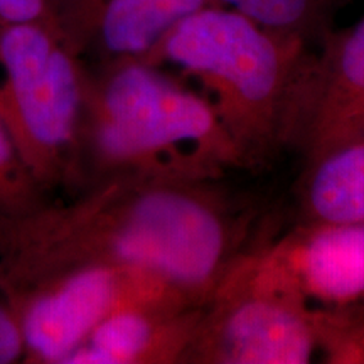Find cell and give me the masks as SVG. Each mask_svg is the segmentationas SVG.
<instances>
[{
    "instance_id": "5b68a950",
    "label": "cell",
    "mask_w": 364,
    "mask_h": 364,
    "mask_svg": "<svg viewBox=\"0 0 364 364\" xmlns=\"http://www.w3.org/2000/svg\"><path fill=\"white\" fill-rule=\"evenodd\" d=\"M16 314L29 364H66L100 322L122 309L177 300L201 306L150 273L85 263L0 290Z\"/></svg>"
},
{
    "instance_id": "ba28073f",
    "label": "cell",
    "mask_w": 364,
    "mask_h": 364,
    "mask_svg": "<svg viewBox=\"0 0 364 364\" xmlns=\"http://www.w3.org/2000/svg\"><path fill=\"white\" fill-rule=\"evenodd\" d=\"M364 135V16L311 54L295 150L304 166Z\"/></svg>"
},
{
    "instance_id": "9c48e42d",
    "label": "cell",
    "mask_w": 364,
    "mask_h": 364,
    "mask_svg": "<svg viewBox=\"0 0 364 364\" xmlns=\"http://www.w3.org/2000/svg\"><path fill=\"white\" fill-rule=\"evenodd\" d=\"M206 307L161 300L122 309L100 322L66 364H186Z\"/></svg>"
},
{
    "instance_id": "30bf717a",
    "label": "cell",
    "mask_w": 364,
    "mask_h": 364,
    "mask_svg": "<svg viewBox=\"0 0 364 364\" xmlns=\"http://www.w3.org/2000/svg\"><path fill=\"white\" fill-rule=\"evenodd\" d=\"M215 0H98L90 51L98 61L145 59L174 27Z\"/></svg>"
},
{
    "instance_id": "8992f818",
    "label": "cell",
    "mask_w": 364,
    "mask_h": 364,
    "mask_svg": "<svg viewBox=\"0 0 364 364\" xmlns=\"http://www.w3.org/2000/svg\"><path fill=\"white\" fill-rule=\"evenodd\" d=\"M317 354L314 312L258 284L241 262L208 304L186 364H307Z\"/></svg>"
},
{
    "instance_id": "9a60e30c",
    "label": "cell",
    "mask_w": 364,
    "mask_h": 364,
    "mask_svg": "<svg viewBox=\"0 0 364 364\" xmlns=\"http://www.w3.org/2000/svg\"><path fill=\"white\" fill-rule=\"evenodd\" d=\"M24 361V341L17 317L0 294V364Z\"/></svg>"
},
{
    "instance_id": "7a4b0ae2",
    "label": "cell",
    "mask_w": 364,
    "mask_h": 364,
    "mask_svg": "<svg viewBox=\"0 0 364 364\" xmlns=\"http://www.w3.org/2000/svg\"><path fill=\"white\" fill-rule=\"evenodd\" d=\"M231 169L243 171L204 95L142 59L90 68L76 191L117 176L223 179Z\"/></svg>"
},
{
    "instance_id": "52a82bcc",
    "label": "cell",
    "mask_w": 364,
    "mask_h": 364,
    "mask_svg": "<svg viewBox=\"0 0 364 364\" xmlns=\"http://www.w3.org/2000/svg\"><path fill=\"white\" fill-rule=\"evenodd\" d=\"M243 267L316 314L364 312V221L297 223L280 238L270 236Z\"/></svg>"
},
{
    "instance_id": "3957f363",
    "label": "cell",
    "mask_w": 364,
    "mask_h": 364,
    "mask_svg": "<svg viewBox=\"0 0 364 364\" xmlns=\"http://www.w3.org/2000/svg\"><path fill=\"white\" fill-rule=\"evenodd\" d=\"M312 51L215 4L179 22L142 61L199 81L241 169L260 171L295 149Z\"/></svg>"
},
{
    "instance_id": "5bb4252c",
    "label": "cell",
    "mask_w": 364,
    "mask_h": 364,
    "mask_svg": "<svg viewBox=\"0 0 364 364\" xmlns=\"http://www.w3.org/2000/svg\"><path fill=\"white\" fill-rule=\"evenodd\" d=\"M53 201L31 174L0 120V223L19 220Z\"/></svg>"
},
{
    "instance_id": "4fadbf2b",
    "label": "cell",
    "mask_w": 364,
    "mask_h": 364,
    "mask_svg": "<svg viewBox=\"0 0 364 364\" xmlns=\"http://www.w3.org/2000/svg\"><path fill=\"white\" fill-rule=\"evenodd\" d=\"M98 0H0V27L43 24L66 36L85 54L93 38Z\"/></svg>"
},
{
    "instance_id": "8fae6325",
    "label": "cell",
    "mask_w": 364,
    "mask_h": 364,
    "mask_svg": "<svg viewBox=\"0 0 364 364\" xmlns=\"http://www.w3.org/2000/svg\"><path fill=\"white\" fill-rule=\"evenodd\" d=\"M302 225L364 221V135L304 166Z\"/></svg>"
},
{
    "instance_id": "6da1fadb",
    "label": "cell",
    "mask_w": 364,
    "mask_h": 364,
    "mask_svg": "<svg viewBox=\"0 0 364 364\" xmlns=\"http://www.w3.org/2000/svg\"><path fill=\"white\" fill-rule=\"evenodd\" d=\"M223 179L117 176L0 223V290L61 268L107 263L157 277L208 306L262 247V209Z\"/></svg>"
},
{
    "instance_id": "7c38bea8",
    "label": "cell",
    "mask_w": 364,
    "mask_h": 364,
    "mask_svg": "<svg viewBox=\"0 0 364 364\" xmlns=\"http://www.w3.org/2000/svg\"><path fill=\"white\" fill-rule=\"evenodd\" d=\"M272 31L316 49L334 31L346 0H215Z\"/></svg>"
},
{
    "instance_id": "277c9868",
    "label": "cell",
    "mask_w": 364,
    "mask_h": 364,
    "mask_svg": "<svg viewBox=\"0 0 364 364\" xmlns=\"http://www.w3.org/2000/svg\"><path fill=\"white\" fill-rule=\"evenodd\" d=\"M0 120L49 194L78 188L90 66L66 36L43 24L0 27Z\"/></svg>"
}]
</instances>
